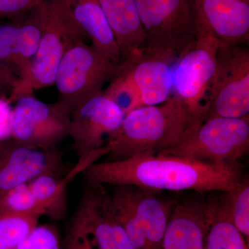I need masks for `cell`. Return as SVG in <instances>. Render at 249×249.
<instances>
[{
	"instance_id": "cell-30",
	"label": "cell",
	"mask_w": 249,
	"mask_h": 249,
	"mask_svg": "<svg viewBox=\"0 0 249 249\" xmlns=\"http://www.w3.org/2000/svg\"><path fill=\"white\" fill-rule=\"evenodd\" d=\"M18 76L12 70L0 63V97L5 93H11L18 81Z\"/></svg>"
},
{
	"instance_id": "cell-13",
	"label": "cell",
	"mask_w": 249,
	"mask_h": 249,
	"mask_svg": "<svg viewBox=\"0 0 249 249\" xmlns=\"http://www.w3.org/2000/svg\"><path fill=\"white\" fill-rule=\"evenodd\" d=\"M47 2L18 17L14 22L0 25V63L16 75L34 56L45 29Z\"/></svg>"
},
{
	"instance_id": "cell-5",
	"label": "cell",
	"mask_w": 249,
	"mask_h": 249,
	"mask_svg": "<svg viewBox=\"0 0 249 249\" xmlns=\"http://www.w3.org/2000/svg\"><path fill=\"white\" fill-rule=\"evenodd\" d=\"M219 44L209 28L199 22L196 40L174 67L172 93L182 103L196 128L204 121Z\"/></svg>"
},
{
	"instance_id": "cell-21",
	"label": "cell",
	"mask_w": 249,
	"mask_h": 249,
	"mask_svg": "<svg viewBox=\"0 0 249 249\" xmlns=\"http://www.w3.org/2000/svg\"><path fill=\"white\" fill-rule=\"evenodd\" d=\"M209 231L204 249H249V243L232 224L222 196L208 202Z\"/></svg>"
},
{
	"instance_id": "cell-10",
	"label": "cell",
	"mask_w": 249,
	"mask_h": 249,
	"mask_svg": "<svg viewBox=\"0 0 249 249\" xmlns=\"http://www.w3.org/2000/svg\"><path fill=\"white\" fill-rule=\"evenodd\" d=\"M124 114L103 91L77 104L70 112L69 137L78 160L102 147L106 137L120 127Z\"/></svg>"
},
{
	"instance_id": "cell-2",
	"label": "cell",
	"mask_w": 249,
	"mask_h": 249,
	"mask_svg": "<svg viewBox=\"0 0 249 249\" xmlns=\"http://www.w3.org/2000/svg\"><path fill=\"white\" fill-rule=\"evenodd\" d=\"M195 129L182 103L172 94L161 104L142 106L124 116L120 127L105 142L109 150L107 161L166 150Z\"/></svg>"
},
{
	"instance_id": "cell-27",
	"label": "cell",
	"mask_w": 249,
	"mask_h": 249,
	"mask_svg": "<svg viewBox=\"0 0 249 249\" xmlns=\"http://www.w3.org/2000/svg\"><path fill=\"white\" fill-rule=\"evenodd\" d=\"M47 0H0V17L18 18Z\"/></svg>"
},
{
	"instance_id": "cell-15",
	"label": "cell",
	"mask_w": 249,
	"mask_h": 249,
	"mask_svg": "<svg viewBox=\"0 0 249 249\" xmlns=\"http://www.w3.org/2000/svg\"><path fill=\"white\" fill-rule=\"evenodd\" d=\"M209 224L206 201L198 197L180 201L170 212L163 249H204Z\"/></svg>"
},
{
	"instance_id": "cell-22",
	"label": "cell",
	"mask_w": 249,
	"mask_h": 249,
	"mask_svg": "<svg viewBox=\"0 0 249 249\" xmlns=\"http://www.w3.org/2000/svg\"><path fill=\"white\" fill-rule=\"evenodd\" d=\"M103 94L116 105L124 116L144 106L132 73L124 63L121 64L119 71L109 81L107 88L103 90Z\"/></svg>"
},
{
	"instance_id": "cell-6",
	"label": "cell",
	"mask_w": 249,
	"mask_h": 249,
	"mask_svg": "<svg viewBox=\"0 0 249 249\" xmlns=\"http://www.w3.org/2000/svg\"><path fill=\"white\" fill-rule=\"evenodd\" d=\"M249 116L205 121L175 146L158 152L214 163L235 165L249 151Z\"/></svg>"
},
{
	"instance_id": "cell-4",
	"label": "cell",
	"mask_w": 249,
	"mask_h": 249,
	"mask_svg": "<svg viewBox=\"0 0 249 249\" xmlns=\"http://www.w3.org/2000/svg\"><path fill=\"white\" fill-rule=\"evenodd\" d=\"M145 34L143 50L179 58L194 44L199 19L192 0H135Z\"/></svg>"
},
{
	"instance_id": "cell-26",
	"label": "cell",
	"mask_w": 249,
	"mask_h": 249,
	"mask_svg": "<svg viewBox=\"0 0 249 249\" xmlns=\"http://www.w3.org/2000/svg\"><path fill=\"white\" fill-rule=\"evenodd\" d=\"M13 249H61L58 232L48 224L37 225Z\"/></svg>"
},
{
	"instance_id": "cell-19",
	"label": "cell",
	"mask_w": 249,
	"mask_h": 249,
	"mask_svg": "<svg viewBox=\"0 0 249 249\" xmlns=\"http://www.w3.org/2000/svg\"><path fill=\"white\" fill-rule=\"evenodd\" d=\"M154 192L130 186L134 213L142 224L146 249H163V238L173 206Z\"/></svg>"
},
{
	"instance_id": "cell-8",
	"label": "cell",
	"mask_w": 249,
	"mask_h": 249,
	"mask_svg": "<svg viewBox=\"0 0 249 249\" xmlns=\"http://www.w3.org/2000/svg\"><path fill=\"white\" fill-rule=\"evenodd\" d=\"M249 116V50L219 41L204 121Z\"/></svg>"
},
{
	"instance_id": "cell-11",
	"label": "cell",
	"mask_w": 249,
	"mask_h": 249,
	"mask_svg": "<svg viewBox=\"0 0 249 249\" xmlns=\"http://www.w3.org/2000/svg\"><path fill=\"white\" fill-rule=\"evenodd\" d=\"M65 169L62 153L56 147L31 146L13 139L0 141V199L41 175L63 177Z\"/></svg>"
},
{
	"instance_id": "cell-14",
	"label": "cell",
	"mask_w": 249,
	"mask_h": 249,
	"mask_svg": "<svg viewBox=\"0 0 249 249\" xmlns=\"http://www.w3.org/2000/svg\"><path fill=\"white\" fill-rule=\"evenodd\" d=\"M178 60L170 54L142 50L122 62L132 73L144 106L161 104L171 96Z\"/></svg>"
},
{
	"instance_id": "cell-23",
	"label": "cell",
	"mask_w": 249,
	"mask_h": 249,
	"mask_svg": "<svg viewBox=\"0 0 249 249\" xmlns=\"http://www.w3.org/2000/svg\"><path fill=\"white\" fill-rule=\"evenodd\" d=\"M40 216L0 212V249H13L38 225Z\"/></svg>"
},
{
	"instance_id": "cell-9",
	"label": "cell",
	"mask_w": 249,
	"mask_h": 249,
	"mask_svg": "<svg viewBox=\"0 0 249 249\" xmlns=\"http://www.w3.org/2000/svg\"><path fill=\"white\" fill-rule=\"evenodd\" d=\"M13 109L11 137L31 146L52 148L69 137L70 111L33 94L18 98Z\"/></svg>"
},
{
	"instance_id": "cell-20",
	"label": "cell",
	"mask_w": 249,
	"mask_h": 249,
	"mask_svg": "<svg viewBox=\"0 0 249 249\" xmlns=\"http://www.w3.org/2000/svg\"><path fill=\"white\" fill-rule=\"evenodd\" d=\"M87 168L83 162H78L76 166L65 177L43 175L27 183L33 196L44 208L46 216L54 219H61L66 213L65 189L68 183L78 174Z\"/></svg>"
},
{
	"instance_id": "cell-18",
	"label": "cell",
	"mask_w": 249,
	"mask_h": 249,
	"mask_svg": "<svg viewBox=\"0 0 249 249\" xmlns=\"http://www.w3.org/2000/svg\"><path fill=\"white\" fill-rule=\"evenodd\" d=\"M115 36L121 63L143 50L145 34L135 0H98Z\"/></svg>"
},
{
	"instance_id": "cell-29",
	"label": "cell",
	"mask_w": 249,
	"mask_h": 249,
	"mask_svg": "<svg viewBox=\"0 0 249 249\" xmlns=\"http://www.w3.org/2000/svg\"><path fill=\"white\" fill-rule=\"evenodd\" d=\"M13 109L7 98L0 97V141L11 137Z\"/></svg>"
},
{
	"instance_id": "cell-3",
	"label": "cell",
	"mask_w": 249,
	"mask_h": 249,
	"mask_svg": "<svg viewBox=\"0 0 249 249\" xmlns=\"http://www.w3.org/2000/svg\"><path fill=\"white\" fill-rule=\"evenodd\" d=\"M88 38L72 20L60 0H47L45 29L35 54L18 75L16 86L7 98L11 104L55 83L60 62L67 50Z\"/></svg>"
},
{
	"instance_id": "cell-25",
	"label": "cell",
	"mask_w": 249,
	"mask_h": 249,
	"mask_svg": "<svg viewBox=\"0 0 249 249\" xmlns=\"http://www.w3.org/2000/svg\"><path fill=\"white\" fill-rule=\"evenodd\" d=\"M0 212L46 216L45 209L33 196L27 183L8 192L0 199Z\"/></svg>"
},
{
	"instance_id": "cell-28",
	"label": "cell",
	"mask_w": 249,
	"mask_h": 249,
	"mask_svg": "<svg viewBox=\"0 0 249 249\" xmlns=\"http://www.w3.org/2000/svg\"><path fill=\"white\" fill-rule=\"evenodd\" d=\"M65 249H97L89 236L71 224L67 239Z\"/></svg>"
},
{
	"instance_id": "cell-17",
	"label": "cell",
	"mask_w": 249,
	"mask_h": 249,
	"mask_svg": "<svg viewBox=\"0 0 249 249\" xmlns=\"http://www.w3.org/2000/svg\"><path fill=\"white\" fill-rule=\"evenodd\" d=\"M72 20L92 42L93 47L121 65L120 50L115 36L98 0H60Z\"/></svg>"
},
{
	"instance_id": "cell-24",
	"label": "cell",
	"mask_w": 249,
	"mask_h": 249,
	"mask_svg": "<svg viewBox=\"0 0 249 249\" xmlns=\"http://www.w3.org/2000/svg\"><path fill=\"white\" fill-rule=\"evenodd\" d=\"M223 200L231 218L232 224L249 243V181L241 180L235 189L225 192Z\"/></svg>"
},
{
	"instance_id": "cell-7",
	"label": "cell",
	"mask_w": 249,
	"mask_h": 249,
	"mask_svg": "<svg viewBox=\"0 0 249 249\" xmlns=\"http://www.w3.org/2000/svg\"><path fill=\"white\" fill-rule=\"evenodd\" d=\"M119 68L120 65L92 45L75 44L64 55L55 76L56 103L71 112L81 101L102 92Z\"/></svg>"
},
{
	"instance_id": "cell-12",
	"label": "cell",
	"mask_w": 249,
	"mask_h": 249,
	"mask_svg": "<svg viewBox=\"0 0 249 249\" xmlns=\"http://www.w3.org/2000/svg\"><path fill=\"white\" fill-rule=\"evenodd\" d=\"M71 224L89 236L97 249H136L111 208L110 195L103 185L89 186Z\"/></svg>"
},
{
	"instance_id": "cell-1",
	"label": "cell",
	"mask_w": 249,
	"mask_h": 249,
	"mask_svg": "<svg viewBox=\"0 0 249 249\" xmlns=\"http://www.w3.org/2000/svg\"><path fill=\"white\" fill-rule=\"evenodd\" d=\"M89 186L126 185L152 191H231L241 181L235 165H217L160 152L95 162L83 172Z\"/></svg>"
},
{
	"instance_id": "cell-16",
	"label": "cell",
	"mask_w": 249,
	"mask_h": 249,
	"mask_svg": "<svg viewBox=\"0 0 249 249\" xmlns=\"http://www.w3.org/2000/svg\"><path fill=\"white\" fill-rule=\"evenodd\" d=\"M199 22L224 43L249 40V0H192Z\"/></svg>"
}]
</instances>
